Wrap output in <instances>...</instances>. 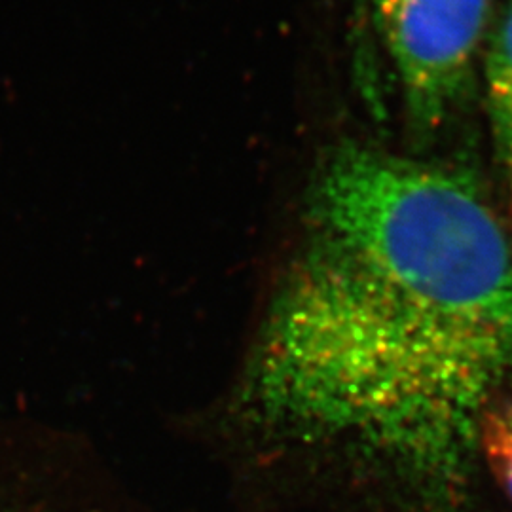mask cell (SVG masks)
Masks as SVG:
<instances>
[{
	"label": "cell",
	"instance_id": "6da1fadb",
	"mask_svg": "<svg viewBox=\"0 0 512 512\" xmlns=\"http://www.w3.org/2000/svg\"><path fill=\"white\" fill-rule=\"evenodd\" d=\"M315 228L245 382L277 439L459 484L512 384V239L459 169L344 143L317 169Z\"/></svg>",
	"mask_w": 512,
	"mask_h": 512
},
{
	"label": "cell",
	"instance_id": "7a4b0ae2",
	"mask_svg": "<svg viewBox=\"0 0 512 512\" xmlns=\"http://www.w3.org/2000/svg\"><path fill=\"white\" fill-rule=\"evenodd\" d=\"M412 129L442 128L469 92L490 0H372Z\"/></svg>",
	"mask_w": 512,
	"mask_h": 512
},
{
	"label": "cell",
	"instance_id": "3957f363",
	"mask_svg": "<svg viewBox=\"0 0 512 512\" xmlns=\"http://www.w3.org/2000/svg\"><path fill=\"white\" fill-rule=\"evenodd\" d=\"M486 95L495 160L512 202V0L495 29L486 61Z\"/></svg>",
	"mask_w": 512,
	"mask_h": 512
},
{
	"label": "cell",
	"instance_id": "277c9868",
	"mask_svg": "<svg viewBox=\"0 0 512 512\" xmlns=\"http://www.w3.org/2000/svg\"><path fill=\"white\" fill-rule=\"evenodd\" d=\"M475 448L512 503V395L501 393L484 408L476 425Z\"/></svg>",
	"mask_w": 512,
	"mask_h": 512
}]
</instances>
